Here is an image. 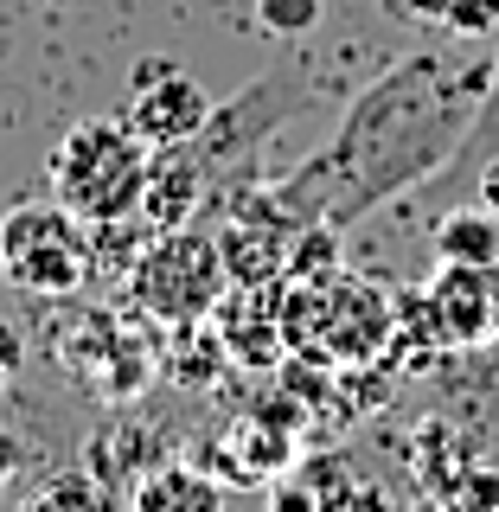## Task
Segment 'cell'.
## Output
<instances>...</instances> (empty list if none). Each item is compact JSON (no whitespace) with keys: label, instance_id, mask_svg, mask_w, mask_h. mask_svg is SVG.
<instances>
[{"label":"cell","instance_id":"6da1fadb","mask_svg":"<svg viewBox=\"0 0 499 512\" xmlns=\"http://www.w3.org/2000/svg\"><path fill=\"white\" fill-rule=\"evenodd\" d=\"M487 103H493V58L410 52L352 96L333 141L314 160H301L288 180L269 186V199L282 205L295 231L301 224L352 231L378 205L436 180L468 148Z\"/></svg>","mask_w":499,"mask_h":512},{"label":"cell","instance_id":"7a4b0ae2","mask_svg":"<svg viewBox=\"0 0 499 512\" xmlns=\"http://www.w3.org/2000/svg\"><path fill=\"white\" fill-rule=\"evenodd\" d=\"M45 173H52V199L84 224V231H96V224H116V218L141 212L148 148L135 141L128 122L84 116L58 135V148L45 154Z\"/></svg>","mask_w":499,"mask_h":512},{"label":"cell","instance_id":"3957f363","mask_svg":"<svg viewBox=\"0 0 499 512\" xmlns=\"http://www.w3.org/2000/svg\"><path fill=\"white\" fill-rule=\"evenodd\" d=\"M224 295H231V276H224L218 231H199V224L160 231L128 269V301L160 327H205Z\"/></svg>","mask_w":499,"mask_h":512},{"label":"cell","instance_id":"277c9868","mask_svg":"<svg viewBox=\"0 0 499 512\" xmlns=\"http://www.w3.org/2000/svg\"><path fill=\"white\" fill-rule=\"evenodd\" d=\"M90 231L58 199H20L0 212V276L20 295L64 301L90 276Z\"/></svg>","mask_w":499,"mask_h":512},{"label":"cell","instance_id":"5b68a950","mask_svg":"<svg viewBox=\"0 0 499 512\" xmlns=\"http://www.w3.org/2000/svg\"><path fill=\"white\" fill-rule=\"evenodd\" d=\"M301 109H308V84H301L295 71H263L237 96L212 103V122H205L199 141H192V154L205 160V173H212V192H218L224 173H237L250 154H263V141L276 135L288 116H301Z\"/></svg>","mask_w":499,"mask_h":512},{"label":"cell","instance_id":"8992f818","mask_svg":"<svg viewBox=\"0 0 499 512\" xmlns=\"http://www.w3.org/2000/svg\"><path fill=\"white\" fill-rule=\"evenodd\" d=\"M122 122L135 128L141 148H186V141H199L205 122H212V90L192 84L173 58H141Z\"/></svg>","mask_w":499,"mask_h":512},{"label":"cell","instance_id":"52a82bcc","mask_svg":"<svg viewBox=\"0 0 499 512\" xmlns=\"http://www.w3.org/2000/svg\"><path fill=\"white\" fill-rule=\"evenodd\" d=\"M416 308L429 320L436 352H474L499 333V269L436 263V276L416 288Z\"/></svg>","mask_w":499,"mask_h":512},{"label":"cell","instance_id":"ba28073f","mask_svg":"<svg viewBox=\"0 0 499 512\" xmlns=\"http://www.w3.org/2000/svg\"><path fill=\"white\" fill-rule=\"evenodd\" d=\"M295 461V404H269V410H244L205 442L199 468L224 480V487H263V480L288 474Z\"/></svg>","mask_w":499,"mask_h":512},{"label":"cell","instance_id":"9c48e42d","mask_svg":"<svg viewBox=\"0 0 499 512\" xmlns=\"http://www.w3.org/2000/svg\"><path fill=\"white\" fill-rule=\"evenodd\" d=\"M199 205H212V173L186 148H148V180H141V218L154 231H180L199 218Z\"/></svg>","mask_w":499,"mask_h":512},{"label":"cell","instance_id":"30bf717a","mask_svg":"<svg viewBox=\"0 0 499 512\" xmlns=\"http://www.w3.org/2000/svg\"><path fill=\"white\" fill-rule=\"evenodd\" d=\"M128 512H224V480H212L192 461H160L135 480Z\"/></svg>","mask_w":499,"mask_h":512},{"label":"cell","instance_id":"8fae6325","mask_svg":"<svg viewBox=\"0 0 499 512\" xmlns=\"http://www.w3.org/2000/svg\"><path fill=\"white\" fill-rule=\"evenodd\" d=\"M436 263H468V269H499V212L487 205H455L429 231Z\"/></svg>","mask_w":499,"mask_h":512},{"label":"cell","instance_id":"7c38bea8","mask_svg":"<svg viewBox=\"0 0 499 512\" xmlns=\"http://www.w3.org/2000/svg\"><path fill=\"white\" fill-rule=\"evenodd\" d=\"M20 512H122V506H116V487H109V480H96L90 468H64L52 480H39V493H32Z\"/></svg>","mask_w":499,"mask_h":512},{"label":"cell","instance_id":"4fadbf2b","mask_svg":"<svg viewBox=\"0 0 499 512\" xmlns=\"http://www.w3.org/2000/svg\"><path fill=\"white\" fill-rule=\"evenodd\" d=\"M448 512H499V468L493 461H468L455 480H442Z\"/></svg>","mask_w":499,"mask_h":512},{"label":"cell","instance_id":"5bb4252c","mask_svg":"<svg viewBox=\"0 0 499 512\" xmlns=\"http://www.w3.org/2000/svg\"><path fill=\"white\" fill-rule=\"evenodd\" d=\"M327 20V0H256V26L276 39H308Z\"/></svg>","mask_w":499,"mask_h":512},{"label":"cell","instance_id":"9a60e30c","mask_svg":"<svg viewBox=\"0 0 499 512\" xmlns=\"http://www.w3.org/2000/svg\"><path fill=\"white\" fill-rule=\"evenodd\" d=\"M493 26H499V0H455L442 20V32H455V39H487Z\"/></svg>","mask_w":499,"mask_h":512},{"label":"cell","instance_id":"2e32d148","mask_svg":"<svg viewBox=\"0 0 499 512\" xmlns=\"http://www.w3.org/2000/svg\"><path fill=\"white\" fill-rule=\"evenodd\" d=\"M269 506H276V512H320V500H314V474H308V487H301V480H276Z\"/></svg>","mask_w":499,"mask_h":512},{"label":"cell","instance_id":"e0dca14e","mask_svg":"<svg viewBox=\"0 0 499 512\" xmlns=\"http://www.w3.org/2000/svg\"><path fill=\"white\" fill-rule=\"evenodd\" d=\"M20 365H26V340H20V327H13V320L0 314V384L20 372Z\"/></svg>","mask_w":499,"mask_h":512},{"label":"cell","instance_id":"ac0fdd59","mask_svg":"<svg viewBox=\"0 0 499 512\" xmlns=\"http://www.w3.org/2000/svg\"><path fill=\"white\" fill-rule=\"evenodd\" d=\"M448 7H455V0H391L397 20H423V26H442Z\"/></svg>","mask_w":499,"mask_h":512},{"label":"cell","instance_id":"d6986e66","mask_svg":"<svg viewBox=\"0 0 499 512\" xmlns=\"http://www.w3.org/2000/svg\"><path fill=\"white\" fill-rule=\"evenodd\" d=\"M480 205H487V212H499V160H487V167H480Z\"/></svg>","mask_w":499,"mask_h":512},{"label":"cell","instance_id":"ffe728a7","mask_svg":"<svg viewBox=\"0 0 499 512\" xmlns=\"http://www.w3.org/2000/svg\"><path fill=\"white\" fill-rule=\"evenodd\" d=\"M493 103H499V52H493Z\"/></svg>","mask_w":499,"mask_h":512}]
</instances>
